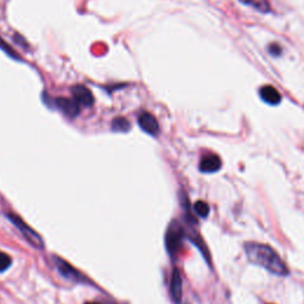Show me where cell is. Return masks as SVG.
Here are the masks:
<instances>
[{
	"label": "cell",
	"instance_id": "cell-1",
	"mask_svg": "<svg viewBox=\"0 0 304 304\" xmlns=\"http://www.w3.org/2000/svg\"><path fill=\"white\" fill-rule=\"evenodd\" d=\"M244 249L247 259L255 265L262 266L276 276H288L289 269L280 255L269 245L260 242H245Z\"/></svg>",
	"mask_w": 304,
	"mask_h": 304
},
{
	"label": "cell",
	"instance_id": "cell-10",
	"mask_svg": "<svg viewBox=\"0 0 304 304\" xmlns=\"http://www.w3.org/2000/svg\"><path fill=\"white\" fill-rule=\"evenodd\" d=\"M260 97L269 105H278L282 100V95L278 90L272 86H264L259 90Z\"/></svg>",
	"mask_w": 304,
	"mask_h": 304
},
{
	"label": "cell",
	"instance_id": "cell-16",
	"mask_svg": "<svg viewBox=\"0 0 304 304\" xmlns=\"http://www.w3.org/2000/svg\"><path fill=\"white\" fill-rule=\"evenodd\" d=\"M269 53L272 56L278 57V56L282 55V53H283V49H282V46L278 44V43H272V44L269 45Z\"/></svg>",
	"mask_w": 304,
	"mask_h": 304
},
{
	"label": "cell",
	"instance_id": "cell-5",
	"mask_svg": "<svg viewBox=\"0 0 304 304\" xmlns=\"http://www.w3.org/2000/svg\"><path fill=\"white\" fill-rule=\"evenodd\" d=\"M183 287H182V277H181L180 270L175 267L172 270L171 280H170V296L175 304H180L182 301Z\"/></svg>",
	"mask_w": 304,
	"mask_h": 304
},
{
	"label": "cell",
	"instance_id": "cell-13",
	"mask_svg": "<svg viewBox=\"0 0 304 304\" xmlns=\"http://www.w3.org/2000/svg\"><path fill=\"white\" fill-rule=\"evenodd\" d=\"M189 239H190L191 241L194 242L195 245L197 246V248L200 249V251L202 252V255H204V257L206 258V260H207L208 263L211 262V255H209L208 249L206 248L205 242L202 241V239H201L200 235H198V234H191V235H189Z\"/></svg>",
	"mask_w": 304,
	"mask_h": 304
},
{
	"label": "cell",
	"instance_id": "cell-11",
	"mask_svg": "<svg viewBox=\"0 0 304 304\" xmlns=\"http://www.w3.org/2000/svg\"><path fill=\"white\" fill-rule=\"evenodd\" d=\"M240 2L245 5L255 7L257 11L262 13H269L271 11L270 4L267 0H240Z\"/></svg>",
	"mask_w": 304,
	"mask_h": 304
},
{
	"label": "cell",
	"instance_id": "cell-2",
	"mask_svg": "<svg viewBox=\"0 0 304 304\" xmlns=\"http://www.w3.org/2000/svg\"><path fill=\"white\" fill-rule=\"evenodd\" d=\"M184 238H186V231H184L183 226L179 221L173 220L165 233V246L172 258L180 252Z\"/></svg>",
	"mask_w": 304,
	"mask_h": 304
},
{
	"label": "cell",
	"instance_id": "cell-18",
	"mask_svg": "<svg viewBox=\"0 0 304 304\" xmlns=\"http://www.w3.org/2000/svg\"><path fill=\"white\" fill-rule=\"evenodd\" d=\"M86 304H97V303H86Z\"/></svg>",
	"mask_w": 304,
	"mask_h": 304
},
{
	"label": "cell",
	"instance_id": "cell-15",
	"mask_svg": "<svg viewBox=\"0 0 304 304\" xmlns=\"http://www.w3.org/2000/svg\"><path fill=\"white\" fill-rule=\"evenodd\" d=\"M11 264H12L11 257L9 255H6V253L0 252V272H4V271L9 269Z\"/></svg>",
	"mask_w": 304,
	"mask_h": 304
},
{
	"label": "cell",
	"instance_id": "cell-3",
	"mask_svg": "<svg viewBox=\"0 0 304 304\" xmlns=\"http://www.w3.org/2000/svg\"><path fill=\"white\" fill-rule=\"evenodd\" d=\"M7 218H9L10 221L18 228V231L20 232L25 240H27L29 244L32 246V247H35L37 249L44 248V242H43L42 238L39 237V235L36 233L34 230H31V228L29 227L27 223H25L23 220L19 218V216H17L14 214H7Z\"/></svg>",
	"mask_w": 304,
	"mask_h": 304
},
{
	"label": "cell",
	"instance_id": "cell-17",
	"mask_svg": "<svg viewBox=\"0 0 304 304\" xmlns=\"http://www.w3.org/2000/svg\"><path fill=\"white\" fill-rule=\"evenodd\" d=\"M0 48H2V49L4 50V52H5V53L7 54V55H10L11 57H13V59H18V56L16 55V53H14V52H13V50H12V49H11V48H10V46H9V45H7V44H6V43L3 41V39H2V38H0Z\"/></svg>",
	"mask_w": 304,
	"mask_h": 304
},
{
	"label": "cell",
	"instance_id": "cell-14",
	"mask_svg": "<svg viewBox=\"0 0 304 304\" xmlns=\"http://www.w3.org/2000/svg\"><path fill=\"white\" fill-rule=\"evenodd\" d=\"M194 211L198 216L201 218H207L209 214V206L207 205V202L205 201H197L196 204L194 205Z\"/></svg>",
	"mask_w": 304,
	"mask_h": 304
},
{
	"label": "cell",
	"instance_id": "cell-7",
	"mask_svg": "<svg viewBox=\"0 0 304 304\" xmlns=\"http://www.w3.org/2000/svg\"><path fill=\"white\" fill-rule=\"evenodd\" d=\"M71 93H73L74 100L76 103L81 105L83 107H90L94 104L93 93L85 86L82 85L74 86L73 89H71Z\"/></svg>",
	"mask_w": 304,
	"mask_h": 304
},
{
	"label": "cell",
	"instance_id": "cell-12",
	"mask_svg": "<svg viewBox=\"0 0 304 304\" xmlns=\"http://www.w3.org/2000/svg\"><path fill=\"white\" fill-rule=\"evenodd\" d=\"M131 124L125 118H115L112 121V131L113 132H129Z\"/></svg>",
	"mask_w": 304,
	"mask_h": 304
},
{
	"label": "cell",
	"instance_id": "cell-4",
	"mask_svg": "<svg viewBox=\"0 0 304 304\" xmlns=\"http://www.w3.org/2000/svg\"><path fill=\"white\" fill-rule=\"evenodd\" d=\"M54 263H55V266L57 267V270H59V272L62 274L64 278H67V280L73 281V282L85 281V278H83L82 274L80 273L75 267L71 266L70 264H68L66 260L61 259L59 257H54Z\"/></svg>",
	"mask_w": 304,
	"mask_h": 304
},
{
	"label": "cell",
	"instance_id": "cell-6",
	"mask_svg": "<svg viewBox=\"0 0 304 304\" xmlns=\"http://www.w3.org/2000/svg\"><path fill=\"white\" fill-rule=\"evenodd\" d=\"M55 105L59 110L68 118H75L80 113V105L74 99H67V97H57Z\"/></svg>",
	"mask_w": 304,
	"mask_h": 304
},
{
	"label": "cell",
	"instance_id": "cell-8",
	"mask_svg": "<svg viewBox=\"0 0 304 304\" xmlns=\"http://www.w3.org/2000/svg\"><path fill=\"white\" fill-rule=\"evenodd\" d=\"M138 124L144 132L149 133L151 136H157L159 133V124L157 119L149 112H144L139 115Z\"/></svg>",
	"mask_w": 304,
	"mask_h": 304
},
{
	"label": "cell",
	"instance_id": "cell-9",
	"mask_svg": "<svg viewBox=\"0 0 304 304\" xmlns=\"http://www.w3.org/2000/svg\"><path fill=\"white\" fill-rule=\"evenodd\" d=\"M221 165L222 163L220 157H218L216 155H208L201 159L200 170L205 173H213L220 170Z\"/></svg>",
	"mask_w": 304,
	"mask_h": 304
}]
</instances>
